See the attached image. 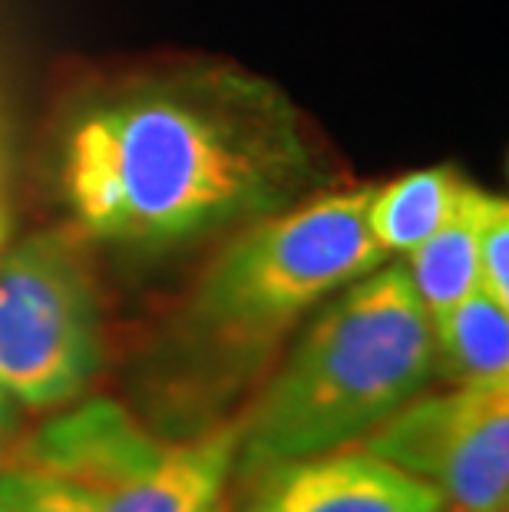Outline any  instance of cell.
<instances>
[{
    "label": "cell",
    "mask_w": 509,
    "mask_h": 512,
    "mask_svg": "<svg viewBox=\"0 0 509 512\" xmlns=\"http://www.w3.org/2000/svg\"><path fill=\"white\" fill-rule=\"evenodd\" d=\"M314 152L265 76L182 67L83 106L63 143V189L83 235L172 248L262 219L308 189Z\"/></svg>",
    "instance_id": "cell-1"
},
{
    "label": "cell",
    "mask_w": 509,
    "mask_h": 512,
    "mask_svg": "<svg viewBox=\"0 0 509 512\" xmlns=\"http://www.w3.org/2000/svg\"><path fill=\"white\" fill-rule=\"evenodd\" d=\"M371 192H328L265 215L225 248L172 328L169 384H179L182 403L205 410L225 397L301 314L381 268L387 252L367 225Z\"/></svg>",
    "instance_id": "cell-2"
},
{
    "label": "cell",
    "mask_w": 509,
    "mask_h": 512,
    "mask_svg": "<svg viewBox=\"0 0 509 512\" xmlns=\"http://www.w3.org/2000/svg\"><path fill=\"white\" fill-rule=\"evenodd\" d=\"M433 377L430 314L404 265L344 285L242 417V476L331 453L424 394Z\"/></svg>",
    "instance_id": "cell-3"
},
{
    "label": "cell",
    "mask_w": 509,
    "mask_h": 512,
    "mask_svg": "<svg viewBox=\"0 0 509 512\" xmlns=\"http://www.w3.org/2000/svg\"><path fill=\"white\" fill-rule=\"evenodd\" d=\"M100 361V291L80 232L50 228L0 252V387L20 407H63Z\"/></svg>",
    "instance_id": "cell-4"
},
{
    "label": "cell",
    "mask_w": 509,
    "mask_h": 512,
    "mask_svg": "<svg viewBox=\"0 0 509 512\" xmlns=\"http://www.w3.org/2000/svg\"><path fill=\"white\" fill-rule=\"evenodd\" d=\"M361 446L430 483L457 512H506L509 377L417 394Z\"/></svg>",
    "instance_id": "cell-5"
},
{
    "label": "cell",
    "mask_w": 509,
    "mask_h": 512,
    "mask_svg": "<svg viewBox=\"0 0 509 512\" xmlns=\"http://www.w3.org/2000/svg\"><path fill=\"white\" fill-rule=\"evenodd\" d=\"M242 512H443L447 499L424 479L361 450H331L265 466Z\"/></svg>",
    "instance_id": "cell-6"
},
{
    "label": "cell",
    "mask_w": 509,
    "mask_h": 512,
    "mask_svg": "<svg viewBox=\"0 0 509 512\" xmlns=\"http://www.w3.org/2000/svg\"><path fill=\"white\" fill-rule=\"evenodd\" d=\"M166 446L116 400H90L27 437L10 463L70 479L100 499L149 470Z\"/></svg>",
    "instance_id": "cell-7"
},
{
    "label": "cell",
    "mask_w": 509,
    "mask_h": 512,
    "mask_svg": "<svg viewBox=\"0 0 509 512\" xmlns=\"http://www.w3.org/2000/svg\"><path fill=\"white\" fill-rule=\"evenodd\" d=\"M238 440L242 417L169 443L149 470L100 496V512H196L225 489Z\"/></svg>",
    "instance_id": "cell-8"
},
{
    "label": "cell",
    "mask_w": 509,
    "mask_h": 512,
    "mask_svg": "<svg viewBox=\"0 0 509 512\" xmlns=\"http://www.w3.org/2000/svg\"><path fill=\"white\" fill-rule=\"evenodd\" d=\"M493 195L470 182L457 205V212L443 222L430 238L407 252V275L433 318L447 314L473 288H480V261H476V238H480L483 212Z\"/></svg>",
    "instance_id": "cell-9"
},
{
    "label": "cell",
    "mask_w": 509,
    "mask_h": 512,
    "mask_svg": "<svg viewBox=\"0 0 509 512\" xmlns=\"http://www.w3.org/2000/svg\"><path fill=\"white\" fill-rule=\"evenodd\" d=\"M433 331V374L453 384L509 377V308L493 301L483 288H473L447 314L430 321Z\"/></svg>",
    "instance_id": "cell-10"
},
{
    "label": "cell",
    "mask_w": 509,
    "mask_h": 512,
    "mask_svg": "<svg viewBox=\"0 0 509 512\" xmlns=\"http://www.w3.org/2000/svg\"><path fill=\"white\" fill-rule=\"evenodd\" d=\"M467 179L453 166H433L400 176L371 192L367 225L384 252H410L457 212Z\"/></svg>",
    "instance_id": "cell-11"
},
{
    "label": "cell",
    "mask_w": 509,
    "mask_h": 512,
    "mask_svg": "<svg viewBox=\"0 0 509 512\" xmlns=\"http://www.w3.org/2000/svg\"><path fill=\"white\" fill-rule=\"evenodd\" d=\"M0 512H100V499L70 479L7 463L0 470Z\"/></svg>",
    "instance_id": "cell-12"
},
{
    "label": "cell",
    "mask_w": 509,
    "mask_h": 512,
    "mask_svg": "<svg viewBox=\"0 0 509 512\" xmlns=\"http://www.w3.org/2000/svg\"><path fill=\"white\" fill-rule=\"evenodd\" d=\"M476 261H480V288L509 308V205L500 195H493L483 212Z\"/></svg>",
    "instance_id": "cell-13"
},
{
    "label": "cell",
    "mask_w": 509,
    "mask_h": 512,
    "mask_svg": "<svg viewBox=\"0 0 509 512\" xmlns=\"http://www.w3.org/2000/svg\"><path fill=\"white\" fill-rule=\"evenodd\" d=\"M17 430H20V413H17V400L0 387V470L7 466L10 453H14L17 443Z\"/></svg>",
    "instance_id": "cell-14"
},
{
    "label": "cell",
    "mask_w": 509,
    "mask_h": 512,
    "mask_svg": "<svg viewBox=\"0 0 509 512\" xmlns=\"http://www.w3.org/2000/svg\"><path fill=\"white\" fill-rule=\"evenodd\" d=\"M196 512H235V506L229 503V499H225V489H222V493H215L209 503H202Z\"/></svg>",
    "instance_id": "cell-15"
},
{
    "label": "cell",
    "mask_w": 509,
    "mask_h": 512,
    "mask_svg": "<svg viewBox=\"0 0 509 512\" xmlns=\"http://www.w3.org/2000/svg\"><path fill=\"white\" fill-rule=\"evenodd\" d=\"M4 242H7V222H4V215H0V252H4Z\"/></svg>",
    "instance_id": "cell-16"
}]
</instances>
